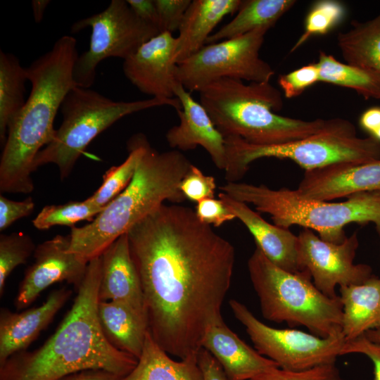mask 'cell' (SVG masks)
Returning <instances> with one entry per match:
<instances>
[{"label": "cell", "instance_id": "obj_24", "mask_svg": "<svg viewBox=\"0 0 380 380\" xmlns=\"http://www.w3.org/2000/svg\"><path fill=\"white\" fill-rule=\"evenodd\" d=\"M339 291L346 341L380 328V278L373 275L362 284L341 286Z\"/></svg>", "mask_w": 380, "mask_h": 380}, {"label": "cell", "instance_id": "obj_16", "mask_svg": "<svg viewBox=\"0 0 380 380\" xmlns=\"http://www.w3.org/2000/svg\"><path fill=\"white\" fill-rule=\"evenodd\" d=\"M296 191L304 198L324 201L380 191V160L336 163L305 171Z\"/></svg>", "mask_w": 380, "mask_h": 380}, {"label": "cell", "instance_id": "obj_27", "mask_svg": "<svg viewBox=\"0 0 380 380\" xmlns=\"http://www.w3.org/2000/svg\"><path fill=\"white\" fill-rule=\"evenodd\" d=\"M337 42L347 63L380 75V14L364 23L353 21L349 30L338 34Z\"/></svg>", "mask_w": 380, "mask_h": 380}, {"label": "cell", "instance_id": "obj_28", "mask_svg": "<svg viewBox=\"0 0 380 380\" xmlns=\"http://www.w3.org/2000/svg\"><path fill=\"white\" fill-rule=\"evenodd\" d=\"M26 68L11 53L0 51V140L4 144L8 127L25 103Z\"/></svg>", "mask_w": 380, "mask_h": 380}, {"label": "cell", "instance_id": "obj_43", "mask_svg": "<svg viewBox=\"0 0 380 380\" xmlns=\"http://www.w3.org/2000/svg\"><path fill=\"white\" fill-rule=\"evenodd\" d=\"M361 127L380 142V107L366 110L360 118Z\"/></svg>", "mask_w": 380, "mask_h": 380}, {"label": "cell", "instance_id": "obj_12", "mask_svg": "<svg viewBox=\"0 0 380 380\" xmlns=\"http://www.w3.org/2000/svg\"><path fill=\"white\" fill-rule=\"evenodd\" d=\"M229 305L255 350L282 369L302 371L334 364L341 354L346 342L342 332L322 338L296 329H276L260 322L239 301L232 299Z\"/></svg>", "mask_w": 380, "mask_h": 380}, {"label": "cell", "instance_id": "obj_44", "mask_svg": "<svg viewBox=\"0 0 380 380\" xmlns=\"http://www.w3.org/2000/svg\"><path fill=\"white\" fill-rule=\"evenodd\" d=\"M124 378L103 369H87L70 374L59 380H123Z\"/></svg>", "mask_w": 380, "mask_h": 380}, {"label": "cell", "instance_id": "obj_29", "mask_svg": "<svg viewBox=\"0 0 380 380\" xmlns=\"http://www.w3.org/2000/svg\"><path fill=\"white\" fill-rule=\"evenodd\" d=\"M317 65L319 82L352 89L365 99H380V75L367 69L343 63L320 51Z\"/></svg>", "mask_w": 380, "mask_h": 380}, {"label": "cell", "instance_id": "obj_41", "mask_svg": "<svg viewBox=\"0 0 380 380\" xmlns=\"http://www.w3.org/2000/svg\"><path fill=\"white\" fill-rule=\"evenodd\" d=\"M134 13L160 30V20L154 0H126Z\"/></svg>", "mask_w": 380, "mask_h": 380}, {"label": "cell", "instance_id": "obj_3", "mask_svg": "<svg viewBox=\"0 0 380 380\" xmlns=\"http://www.w3.org/2000/svg\"><path fill=\"white\" fill-rule=\"evenodd\" d=\"M78 56L77 40L64 35L26 68L31 91L8 127L0 159L1 192L33 191L34 160L53 140L57 112L68 92L77 86L73 72Z\"/></svg>", "mask_w": 380, "mask_h": 380}, {"label": "cell", "instance_id": "obj_9", "mask_svg": "<svg viewBox=\"0 0 380 380\" xmlns=\"http://www.w3.org/2000/svg\"><path fill=\"white\" fill-rule=\"evenodd\" d=\"M162 106L173 107L175 110L182 108L176 97L115 101L90 88L75 87L61 104L60 127L51 142L36 156L34 170L46 164H55L61 179H65L87 146L103 131L126 115Z\"/></svg>", "mask_w": 380, "mask_h": 380}, {"label": "cell", "instance_id": "obj_38", "mask_svg": "<svg viewBox=\"0 0 380 380\" xmlns=\"http://www.w3.org/2000/svg\"><path fill=\"white\" fill-rule=\"evenodd\" d=\"M195 213L200 221L215 227L236 218L220 198H208L197 203Z\"/></svg>", "mask_w": 380, "mask_h": 380}, {"label": "cell", "instance_id": "obj_22", "mask_svg": "<svg viewBox=\"0 0 380 380\" xmlns=\"http://www.w3.org/2000/svg\"><path fill=\"white\" fill-rule=\"evenodd\" d=\"M241 2V0L191 1L176 37L175 59L177 64L205 46L215 27L226 15L236 13Z\"/></svg>", "mask_w": 380, "mask_h": 380}, {"label": "cell", "instance_id": "obj_30", "mask_svg": "<svg viewBox=\"0 0 380 380\" xmlns=\"http://www.w3.org/2000/svg\"><path fill=\"white\" fill-rule=\"evenodd\" d=\"M147 141L145 135L141 133L129 139L127 158L120 165L113 166L105 172L101 185L87 198L91 203L105 208L126 189L134 175Z\"/></svg>", "mask_w": 380, "mask_h": 380}, {"label": "cell", "instance_id": "obj_42", "mask_svg": "<svg viewBox=\"0 0 380 380\" xmlns=\"http://www.w3.org/2000/svg\"><path fill=\"white\" fill-rule=\"evenodd\" d=\"M198 361L204 380H227L218 362L207 350H201Z\"/></svg>", "mask_w": 380, "mask_h": 380}, {"label": "cell", "instance_id": "obj_33", "mask_svg": "<svg viewBox=\"0 0 380 380\" xmlns=\"http://www.w3.org/2000/svg\"><path fill=\"white\" fill-rule=\"evenodd\" d=\"M36 246L32 238L23 232L0 236V296L4 293L6 280L18 265L25 264Z\"/></svg>", "mask_w": 380, "mask_h": 380}, {"label": "cell", "instance_id": "obj_4", "mask_svg": "<svg viewBox=\"0 0 380 380\" xmlns=\"http://www.w3.org/2000/svg\"><path fill=\"white\" fill-rule=\"evenodd\" d=\"M191 165L180 151L160 153L148 141L126 189L90 223L71 228L69 251L89 262L164 201H184L179 184Z\"/></svg>", "mask_w": 380, "mask_h": 380}, {"label": "cell", "instance_id": "obj_15", "mask_svg": "<svg viewBox=\"0 0 380 380\" xmlns=\"http://www.w3.org/2000/svg\"><path fill=\"white\" fill-rule=\"evenodd\" d=\"M176 37L163 32L144 43L124 60L126 78L141 92L158 99H173L177 63Z\"/></svg>", "mask_w": 380, "mask_h": 380}, {"label": "cell", "instance_id": "obj_39", "mask_svg": "<svg viewBox=\"0 0 380 380\" xmlns=\"http://www.w3.org/2000/svg\"><path fill=\"white\" fill-rule=\"evenodd\" d=\"M34 203L32 197L22 201H15L0 196V231H4L16 220L29 216L34 210Z\"/></svg>", "mask_w": 380, "mask_h": 380}, {"label": "cell", "instance_id": "obj_1", "mask_svg": "<svg viewBox=\"0 0 380 380\" xmlns=\"http://www.w3.org/2000/svg\"><path fill=\"white\" fill-rule=\"evenodd\" d=\"M127 234L151 335L168 354L198 356L222 316L234 247L192 208L175 203L162 204Z\"/></svg>", "mask_w": 380, "mask_h": 380}, {"label": "cell", "instance_id": "obj_17", "mask_svg": "<svg viewBox=\"0 0 380 380\" xmlns=\"http://www.w3.org/2000/svg\"><path fill=\"white\" fill-rule=\"evenodd\" d=\"M174 94L182 108L176 110L179 124L170 128L165 134L169 146L178 151H189L202 146L215 166L224 170L227 156L224 136L217 129L208 113L194 100L191 92L177 82Z\"/></svg>", "mask_w": 380, "mask_h": 380}, {"label": "cell", "instance_id": "obj_37", "mask_svg": "<svg viewBox=\"0 0 380 380\" xmlns=\"http://www.w3.org/2000/svg\"><path fill=\"white\" fill-rule=\"evenodd\" d=\"M160 20V32L179 30L191 0H154Z\"/></svg>", "mask_w": 380, "mask_h": 380}, {"label": "cell", "instance_id": "obj_11", "mask_svg": "<svg viewBox=\"0 0 380 380\" xmlns=\"http://www.w3.org/2000/svg\"><path fill=\"white\" fill-rule=\"evenodd\" d=\"M269 29L259 28L246 34L206 44L177 64L176 77L189 91H199L223 77L267 82L274 74L260 57V50Z\"/></svg>", "mask_w": 380, "mask_h": 380}, {"label": "cell", "instance_id": "obj_7", "mask_svg": "<svg viewBox=\"0 0 380 380\" xmlns=\"http://www.w3.org/2000/svg\"><path fill=\"white\" fill-rule=\"evenodd\" d=\"M248 270L265 319L304 326L322 338L342 332L340 296L323 294L307 272L293 273L277 267L257 246L248 260Z\"/></svg>", "mask_w": 380, "mask_h": 380}, {"label": "cell", "instance_id": "obj_46", "mask_svg": "<svg viewBox=\"0 0 380 380\" xmlns=\"http://www.w3.org/2000/svg\"><path fill=\"white\" fill-rule=\"evenodd\" d=\"M364 336L374 343H380V328L367 331Z\"/></svg>", "mask_w": 380, "mask_h": 380}, {"label": "cell", "instance_id": "obj_18", "mask_svg": "<svg viewBox=\"0 0 380 380\" xmlns=\"http://www.w3.org/2000/svg\"><path fill=\"white\" fill-rule=\"evenodd\" d=\"M72 294L67 288L53 291L40 305L20 312L0 311V365L24 351L52 321Z\"/></svg>", "mask_w": 380, "mask_h": 380}, {"label": "cell", "instance_id": "obj_20", "mask_svg": "<svg viewBox=\"0 0 380 380\" xmlns=\"http://www.w3.org/2000/svg\"><path fill=\"white\" fill-rule=\"evenodd\" d=\"M101 257L99 301L121 302L146 317L141 284L131 255L127 234L117 239Z\"/></svg>", "mask_w": 380, "mask_h": 380}, {"label": "cell", "instance_id": "obj_2", "mask_svg": "<svg viewBox=\"0 0 380 380\" xmlns=\"http://www.w3.org/2000/svg\"><path fill=\"white\" fill-rule=\"evenodd\" d=\"M101 257L88 262L70 310L40 347L18 353L1 365V380H59L77 372L103 369L125 377L137 359L111 345L98 319Z\"/></svg>", "mask_w": 380, "mask_h": 380}, {"label": "cell", "instance_id": "obj_32", "mask_svg": "<svg viewBox=\"0 0 380 380\" xmlns=\"http://www.w3.org/2000/svg\"><path fill=\"white\" fill-rule=\"evenodd\" d=\"M344 5L336 0L315 1L309 10L305 20L304 30L291 51H293L314 35L326 34L343 20Z\"/></svg>", "mask_w": 380, "mask_h": 380}, {"label": "cell", "instance_id": "obj_31", "mask_svg": "<svg viewBox=\"0 0 380 380\" xmlns=\"http://www.w3.org/2000/svg\"><path fill=\"white\" fill-rule=\"evenodd\" d=\"M104 208H101L87 198L82 201H69L64 204L45 205L32 220L35 228L49 229L61 225L74 227L82 220L91 222Z\"/></svg>", "mask_w": 380, "mask_h": 380}, {"label": "cell", "instance_id": "obj_10", "mask_svg": "<svg viewBox=\"0 0 380 380\" xmlns=\"http://www.w3.org/2000/svg\"><path fill=\"white\" fill-rule=\"evenodd\" d=\"M91 29L89 46L79 55L73 76L77 86L90 88L98 65L109 57L125 60L144 43L160 33L155 26L139 18L125 0H112L103 11L80 19L71 32Z\"/></svg>", "mask_w": 380, "mask_h": 380}, {"label": "cell", "instance_id": "obj_36", "mask_svg": "<svg viewBox=\"0 0 380 380\" xmlns=\"http://www.w3.org/2000/svg\"><path fill=\"white\" fill-rule=\"evenodd\" d=\"M317 82H319V73L317 63L302 66L287 74L281 75L278 78V84L284 96L288 99L298 96Z\"/></svg>", "mask_w": 380, "mask_h": 380}, {"label": "cell", "instance_id": "obj_35", "mask_svg": "<svg viewBox=\"0 0 380 380\" xmlns=\"http://www.w3.org/2000/svg\"><path fill=\"white\" fill-rule=\"evenodd\" d=\"M216 183L213 176L205 175L192 165L183 177L179 189L186 198L196 203L208 198H214Z\"/></svg>", "mask_w": 380, "mask_h": 380}, {"label": "cell", "instance_id": "obj_45", "mask_svg": "<svg viewBox=\"0 0 380 380\" xmlns=\"http://www.w3.org/2000/svg\"><path fill=\"white\" fill-rule=\"evenodd\" d=\"M49 0H32L31 5L33 16L36 23H40L44 16V11L49 4Z\"/></svg>", "mask_w": 380, "mask_h": 380}, {"label": "cell", "instance_id": "obj_6", "mask_svg": "<svg viewBox=\"0 0 380 380\" xmlns=\"http://www.w3.org/2000/svg\"><path fill=\"white\" fill-rule=\"evenodd\" d=\"M220 189L233 199L269 214L277 226L289 229L299 225L316 231L326 241H344V227L354 222H372L380 235V191L358 193L343 202H330L304 198L296 190L272 189L264 184L227 182Z\"/></svg>", "mask_w": 380, "mask_h": 380}, {"label": "cell", "instance_id": "obj_8", "mask_svg": "<svg viewBox=\"0 0 380 380\" xmlns=\"http://www.w3.org/2000/svg\"><path fill=\"white\" fill-rule=\"evenodd\" d=\"M227 182H236L247 172L249 165L261 158L289 159L305 171L336 163H365L380 160V142L356 136L354 125L341 118L330 119L322 130L287 144L258 146L238 137H224Z\"/></svg>", "mask_w": 380, "mask_h": 380}, {"label": "cell", "instance_id": "obj_19", "mask_svg": "<svg viewBox=\"0 0 380 380\" xmlns=\"http://www.w3.org/2000/svg\"><path fill=\"white\" fill-rule=\"evenodd\" d=\"M218 362L227 380H250L271 369L279 367L242 341L225 324L222 317L207 329L202 342Z\"/></svg>", "mask_w": 380, "mask_h": 380}, {"label": "cell", "instance_id": "obj_14", "mask_svg": "<svg viewBox=\"0 0 380 380\" xmlns=\"http://www.w3.org/2000/svg\"><path fill=\"white\" fill-rule=\"evenodd\" d=\"M69 247V235H56L36 246L34 262L25 271L14 300L18 310L28 307L56 283L65 281L76 291L79 289L89 262L70 252Z\"/></svg>", "mask_w": 380, "mask_h": 380}, {"label": "cell", "instance_id": "obj_34", "mask_svg": "<svg viewBox=\"0 0 380 380\" xmlns=\"http://www.w3.org/2000/svg\"><path fill=\"white\" fill-rule=\"evenodd\" d=\"M250 380H343V379L336 363H334L318 365L302 371H288L275 367Z\"/></svg>", "mask_w": 380, "mask_h": 380}, {"label": "cell", "instance_id": "obj_26", "mask_svg": "<svg viewBox=\"0 0 380 380\" xmlns=\"http://www.w3.org/2000/svg\"><path fill=\"white\" fill-rule=\"evenodd\" d=\"M296 3L293 0H246L234 18L214 32L206 44L239 37L259 28L270 29Z\"/></svg>", "mask_w": 380, "mask_h": 380}, {"label": "cell", "instance_id": "obj_25", "mask_svg": "<svg viewBox=\"0 0 380 380\" xmlns=\"http://www.w3.org/2000/svg\"><path fill=\"white\" fill-rule=\"evenodd\" d=\"M198 356L172 360L148 331L137 365L123 380H204Z\"/></svg>", "mask_w": 380, "mask_h": 380}, {"label": "cell", "instance_id": "obj_21", "mask_svg": "<svg viewBox=\"0 0 380 380\" xmlns=\"http://www.w3.org/2000/svg\"><path fill=\"white\" fill-rule=\"evenodd\" d=\"M219 198L253 235L256 246L277 267L293 273L301 272L297 260L298 236L289 229L272 224L246 203L221 192Z\"/></svg>", "mask_w": 380, "mask_h": 380}, {"label": "cell", "instance_id": "obj_23", "mask_svg": "<svg viewBox=\"0 0 380 380\" xmlns=\"http://www.w3.org/2000/svg\"><path fill=\"white\" fill-rule=\"evenodd\" d=\"M97 315L109 343L138 360L148 331L146 317L118 301H99Z\"/></svg>", "mask_w": 380, "mask_h": 380}, {"label": "cell", "instance_id": "obj_40", "mask_svg": "<svg viewBox=\"0 0 380 380\" xmlns=\"http://www.w3.org/2000/svg\"><path fill=\"white\" fill-rule=\"evenodd\" d=\"M360 353L368 357L374 366V380H380V343H374L364 335L346 341L341 355Z\"/></svg>", "mask_w": 380, "mask_h": 380}, {"label": "cell", "instance_id": "obj_13", "mask_svg": "<svg viewBox=\"0 0 380 380\" xmlns=\"http://www.w3.org/2000/svg\"><path fill=\"white\" fill-rule=\"evenodd\" d=\"M359 241L356 232L341 243L322 239L312 230L303 228L298 236L297 260L301 272H307L315 286L329 298L338 296L337 285L360 284L370 279L372 267L355 264Z\"/></svg>", "mask_w": 380, "mask_h": 380}, {"label": "cell", "instance_id": "obj_5", "mask_svg": "<svg viewBox=\"0 0 380 380\" xmlns=\"http://www.w3.org/2000/svg\"><path fill=\"white\" fill-rule=\"evenodd\" d=\"M203 106L220 133L258 146L287 144L324 129L330 119L303 120L277 113L283 106L281 92L267 82L220 78L198 91Z\"/></svg>", "mask_w": 380, "mask_h": 380}]
</instances>
